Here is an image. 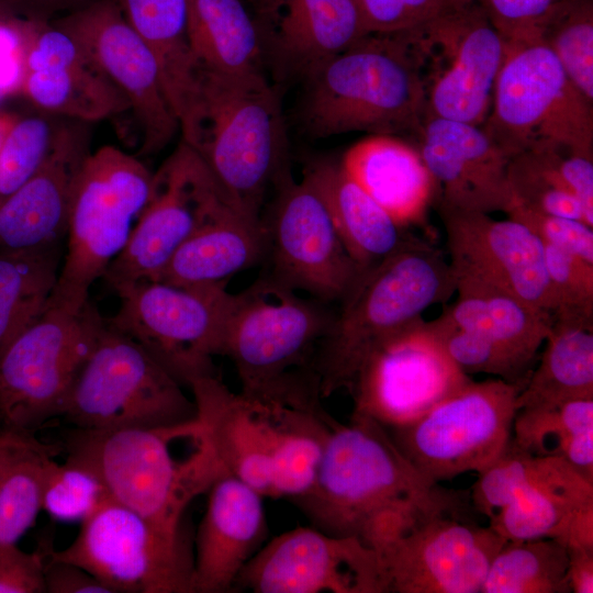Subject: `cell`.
I'll return each instance as SVG.
<instances>
[{
    "label": "cell",
    "mask_w": 593,
    "mask_h": 593,
    "mask_svg": "<svg viewBox=\"0 0 593 593\" xmlns=\"http://www.w3.org/2000/svg\"><path fill=\"white\" fill-rule=\"evenodd\" d=\"M179 131L228 202L262 223L266 194L287 172L281 103L265 72L223 74L199 66L195 96Z\"/></svg>",
    "instance_id": "3957f363"
},
{
    "label": "cell",
    "mask_w": 593,
    "mask_h": 593,
    "mask_svg": "<svg viewBox=\"0 0 593 593\" xmlns=\"http://www.w3.org/2000/svg\"><path fill=\"white\" fill-rule=\"evenodd\" d=\"M450 359L466 373H486L525 385L532 369L485 337L456 326L443 313L426 321Z\"/></svg>",
    "instance_id": "ee69618b"
},
{
    "label": "cell",
    "mask_w": 593,
    "mask_h": 593,
    "mask_svg": "<svg viewBox=\"0 0 593 593\" xmlns=\"http://www.w3.org/2000/svg\"><path fill=\"white\" fill-rule=\"evenodd\" d=\"M313 527L376 551L418 519L469 503L422 475L374 419L334 421L315 480L293 500Z\"/></svg>",
    "instance_id": "6da1fadb"
},
{
    "label": "cell",
    "mask_w": 593,
    "mask_h": 593,
    "mask_svg": "<svg viewBox=\"0 0 593 593\" xmlns=\"http://www.w3.org/2000/svg\"><path fill=\"white\" fill-rule=\"evenodd\" d=\"M469 510L432 513L378 549L383 593H480L506 540Z\"/></svg>",
    "instance_id": "e0dca14e"
},
{
    "label": "cell",
    "mask_w": 593,
    "mask_h": 593,
    "mask_svg": "<svg viewBox=\"0 0 593 593\" xmlns=\"http://www.w3.org/2000/svg\"><path fill=\"white\" fill-rule=\"evenodd\" d=\"M419 154L436 189L435 204L482 213L513 206L510 156L482 126L436 116L424 119Z\"/></svg>",
    "instance_id": "cb8c5ba5"
},
{
    "label": "cell",
    "mask_w": 593,
    "mask_h": 593,
    "mask_svg": "<svg viewBox=\"0 0 593 593\" xmlns=\"http://www.w3.org/2000/svg\"><path fill=\"white\" fill-rule=\"evenodd\" d=\"M333 317L321 301L262 277L233 294L221 355L233 361L243 392L283 394L313 377L298 369L310 368Z\"/></svg>",
    "instance_id": "9c48e42d"
},
{
    "label": "cell",
    "mask_w": 593,
    "mask_h": 593,
    "mask_svg": "<svg viewBox=\"0 0 593 593\" xmlns=\"http://www.w3.org/2000/svg\"><path fill=\"white\" fill-rule=\"evenodd\" d=\"M22 93L43 112L91 123L130 110L125 96L90 57L22 72Z\"/></svg>",
    "instance_id": "e575fe53"
},
{
    "label": "cell",
    "mask_w": 593,
    "mask_h": 593,
    "mask_svg": "<svg viewBox=\"0 0 593 593\" xmlns=\"http://www.w3.org/2000/svg\"><path fill=\"white\" fill-rule=\"evenodd\" d=\"M477 473L470 501L488 519L526 489L593 484L562 458L532 455L512 438L503 451Z\"/></svg>",
    "instance_id": "f35d334b"
},
{
    "label": "cell",
    "mask_w": 593,
    "mask_h": 593,
    "mask_svg": "<svg viewBox=\"0 0 593 593\" xmlns=\"http://www.w3.org/2000/svg\"><path fill=\"white\" fill-rule=\"evenodd\" d=\"M48 541H42L45 551L44 579L46 593H112L99 579L83 568L52 559L47 553Z\"/></svg>",
    "instance_id": "816d5d0a"
},
{
    "label": "cell",
    "mask_w": 593,
    "mask_h": 593,
    "mask_svg": "<svg viewBox=\"0 0 593 593\" xmlns=\"http://www.w3.org/2000/svg\"><path fill=\"white\" fill-rule=\"evenodd\" d=\"M301 122L314 138L351 132L393 135L424 121L416 66L398 33L368 34L304 79Z\"/></svg>",
    "instance_id": "8992f818"
},
{
    "label": "cell",
    "mask_w": 593,
    "mask_h": 593,
    "mask_svg": "<svg viewBox=\"0 0 593 593\" xmlns=\"http://www.w3.org/2000/svg\"><path fill=\"white\" fill-rule=\"evenodd\" d=\"M152 172L114 146L91 152L71 197L67 251L47 306L77 313L92 283L122 253L152 192Z\"/></svg>",
    "instance_id": "52a82bcc"
},
{
    "label": "cell",
    "mask_w": 593,
    "mask_h": 593,
    "mask_svg": "<svg viewBox=\"0 0 593 593\" xmlns=\"http://www.w3.org/2000/svg\"><path fill=\"white\" fill-rule=\"evenodd\" d=\"M105 320L94 305L49 307L0 355V427L35 432L61 416Z\"/></svg>",
    "instance_id": "7c38bea8"
},
{
    "label": "cell",
    "mask_w": 593,
    "mask_h": 593,
    "mask_svg": "<svg viewBox=\"0 0 593 593\" xmlns=\"http://www.w3.org/2000/svg\"><path fill=\"white\" fill-rule=\"evenodd\" d=\"M125 20L154 55L179 124L192 105L199 65L187 30V0H116Z\"/></svg>",
    "instance_id": "4dcf8cb0"
},
{
    "label": "cell",
    "mask_w": 593,
    "mask_h": 593,
    "mask_svg": "<svg viewBox=\"0 0 593 593\" xmlns=\"http://www.w3.org/2000/svg\"><path fill=\"white\" fill-rule=\"evenodd\" d=\"M304 172L321 191L347 253L361 271L398 250L412 236L340 163L317 160Z\"/></svg>",
    "instance_id": "f1b7e54d"
},
{
    "label": "cell",
    "mask_w": 593,
    "mask_h": 593,
    "mask_svg": "<svg viewBox=\"0 0 593 593\" xmlns=\"http://www.w3.org/2000/svg\"><path fill=\"white\" fill-rule=\"evenodd\" d=\"M548 245L593 264V227L586 223L514 204L506 213Z\"/></svg>",
    "instance_id": "c3c4849f"
},
{
    "label": "cell",
    "mask_w": 593,
    "mask_h": 593,
    "mask_svg": "<svg viewBox=\"0 0 593 593\" xmlns=\"http://www.w3.org/2000/svg\"><path fill=\"white\" fill-rule=\"evenodd\" d=\"M88 124L64 120L44 164L0 205V251L61 245L74 187L91 153Z\"/></svg>",
    "instance_id": "d4e9b609"
},
{
    "label": "cell",
    "mask_w": 593,
    "mask_h": 593,
    "mask_svg": "<svg viewBox=\"0 0 593 593\" xmlns=\"http://www.w3.org/2000/svg\"><path fill=\"white\" fill-rule=\"evenodd\" d=\"M512 439L532 455L562 458L593 482V399L519 409Z\"/></svg>",
    "instance_id": "8d00e7d4"
},
{
    "label": "cell",
    "mask_w": 593,
    "mask_h": 593,
    "mask_svg": "<svg viewBox=\"0 0 593 593\" xmlns=\"http://www.w3.org/2000/svg\"><path fill=\"white\" fill-rule=\"evenodd\" d=\"M46 113L18 118L0 149V205L44 164L64 120Z\"/></svg>",
    "instance_id": "7bdbcfd3"
},
{
    "label": "cell",
    "mask_w": 593,
    "mask_h": 593,
    "mask_svg": "<svg viewBox=\"0 0 593 593\" xmlns=\"http://www.w3.org/2000/svg\"><path fill=\"white\" fill-rule=\"evenodd\" d=\"M552 320L593 327V264L545 245Z\"/></svg>",
    "instance_id": "bcb514c9"
},
{
    "label": "cell",
    "mask_w": 593,
    "mask_h": 593,
    "mask_svg": "<svg viewBox=\"0 0 593 593\" xmlns=\"http://www.w3.org/2000/svg\"><path fill=\"white\" fill-rule=\"evenodd\" d=\"M228 208L234 206L206 166L181 141L154 172L148 202L102 278L115 292L154 280L195 231Z\"/></svg>",
    "instance_id": "2e32d148"
},
{
    "label": "cell",
    "mask_w": 593,
    "mask_h": 593,
    "mask_svg": "<svg viewBox=\"0 0 593 593\" xmlns=\"http://www.w3.org/2000/svg\"><path fill=\"white\" fill-rule=\"evenodd\" d=\"M270 215L262 219L275 280L321 302L342 300L362 272L347 253L327 204L304 172H286Z\"/></svg>",
    "instance_id": "ac0fdd59"
},
{
    "label": "cell",
    "mask_w": 593,
    "mask_h": 593,
    "mask_svg": "<svg viewBox=\"0 0 593 593\" xmlns=\"http://www.w3.org/2000/svg\"><path fill=\"white\" fill-rule=\"evenodd\" d=\"M189 389L227 473L264 497L293 501L310 490L335 421L323 409L318 391L235 393L217 376L194 379Z\"/></svg>",
    "instance_id": "7a4b0ae2"
},
{
    "label": "cell",
    "mask_w": 593,
    "mask_h": 593,
    "mask_svg": "<svg viewBox=\"0 0 593 593\" xmlns=\"http://www.w3.org/2000/svg\"><path fill=\"white\" fill-rule=\"evenodd\" d=\"M568 551V580L572 593L593 592V546H570Z\"/></svg>",
    "instance_id": "db71d44e"
},
{
    "label": "cell",
    "mask_w": 593,
    "mask_h": 593,
    "mask_svg": "<svg viewBox=\"0 0 593 593\" xmlns=\"http://www.w3.org/2000/svg\"><path fill=\"white\" fill-rule=\"evenodd\" d=\"M19 116L0 111V149Z\"/></svg>",
    "instance_id": "11a10c76"
},
{
    "label": "cell",
    "mask_w": 593,
    "mask_h": 593,
    "mask_svg": "<svg viewBox=\"0 0 593 593\" xmlns=\"http://www.w3.org/2000/svg\"><path fill=\"white\" fill-rule=\"evenodd\" d=\"M507 175L514 204L579 220L593 227V217L588 215L558 171L551 146L514 155Z\"/></svg>",
    "instance_id": "b9f144b4"
},
{
    "label": "cell",
    "mask_w": 593,
    "mask_h": 593,
    "mask_svg": "<svg viewBox=\"0 0 593 593\" xmlns=\"http://www.w3.org/2000/svg\"><path fill=\"white\" fill-rule=\"evenodd\" d=\"M456 280L443 253L411 236L398 250L363 270L340 300L314 363L321 396L349 389L368 356L387 338L445 303Z\"/></svg>",
    "instance_id": "5b68a950"
},
{
    "label": "cell",
    "mask_w": 593,
    "mask_h": 593,
    "mask_svg": "<svg viewBox=\"0 0 593 593\" xmlns=\"http://www.w3.org/2000/svg\"><path fill=\"white\" fill-rule=\"evenodd\" d=\"M262 223L228 208L195 231L154 280L192 287L227 282L266 256Z\"/></svg>",
    "instance_id": "83f0119b"
},
{
    "label": "cell",
    "mask_w": 593,
    "mask_h": 593,
    "mask_svg": "<svg viewBox=\"0 0 593 593\" xmlns=\"http://www.w3.org/2000/svg\"><path fill=\"white\" fill-rule=\"evenodd\" d=\"M471 380L422 317L383 340L363 361L348 390L354 414L389 429L417 419Z\"/></svg>",
    "instance_id": "d6986e66"
},
{
    "label": "cell",
    "mask_w": 593,
    "mask_h": 593,
    "mask_svg": "<svg viewBox=\"0 0 593 593\" xmlns=\"http://www.w3.org/2000/svg\"><path fill=\"white\" fill-rule=\"evenodd\" d=\"M247 7L278 81L303 80L369 34L355 0H249Z\"/></svg>",
    "instance_id": "603a6c76"
},
{
    "label": "cell",
    "mask_w": 593,
    "mask_h": 593,
    "mask_svg": "<svg viewBox=\"0 0 593 593\" xmlns=\"http://www.w3.org/2000/svg\"><path fill=\"white\" fill-rule=\"evenodd\" d=\"M52 559L75 563L112 593H193V550L170 532L109 499L81 522L74 541Z\"/></svg>",
    "instance_id": "5bb4252c"
},
{
    "label": "cell",
    "mask_w": 593,
    "mask_h": 593,
    "mask_svg": "<svg viewBox=\"0 0 593 593\" xmlns=\"http://www.w3.org/2000/svg\"><path fill=\"white\" fill-rule=\"evenodd\" d=\"M111 499L104 483L89 467L67 458L52 467L43 494V510L60 522H82Z\"/></svg>",
    "instance_id": "f6af8a7d"
},
{
    "label": "cell",
    "mask_w": 593,
    "mask_h": 593,
    "mask_svg": "<svg viewBox=\"0 0 593 593\" xmlns=\"http://www.w3.org/2000/svg\"><path fill=\"white\" fill-rule=\"evenodd\" d=\"M61 447L35 432L0 427V547L16 545L43 510L48 473Z\"/></svg>",
    "instance_id": "d6a6232c"
},
{
    "label": "cell",
    "mask_w": 593,
    "mask_h": 593,
    "mask_svg": "<svg viewBox=\"0 0 593 593\" xmlns=\"http://www.w3.org/2000/svg\"><path fill=\"white\" fill-rule=\"evenodd\" d=\"M369 34L407 31L460 11L475 0H355Z\"/></svg>",
    "instance_id": "7dc6e473"
},
{
    "label": "cell",
    "mask_w": 593,
    "mask_h": 593,
    "mask_svg": "<svg viewBox=\"0 0 593 593\" xmlns=\"http://www.w3.org/2000/svg\"><path fill=\"white\" fill-rule=\"evenodd\" d=\"M16 16L0 0V23L10 24Z\"/></svg>",
    "instance_id": "9f6ffc18"
},
{
    "label": "cell",
    "mask_w": 593,
    "mask_h": 593,
    "mask_svg": "<svg viewBox=\"0 0 593 593\" xmlns=\"http://www.w3.org/2000/svg\"><path fill=\"white\" fill-rule=\"evenodd\" d=\"M26 552L16 545L0 547V593H46L42 542Z\"/></svg>",
    "instance_id": "f907efd6"
},
{
    "label": "cell",
    "mask_w": 593,
    "mask_h": 593,
    "mask_svg": "<svg viewBox=\"0 0 593 593\" xmlns=\"http://www.w3.org/2000/svg\"><path fill=\"white\" fill-rule=\"evenodd\" d=\"M446 234L456 279H469L507 291L552 316V298L542 242L507 216L435 204Z\"/></svg>",
    "instance_id": "7402d4cb"
},
{
    "label": "cell",
    "mask_w": 593,
    "mask_h": 593,
    "mask_svg": "<svg viewBox=\"0 0 593 593\" xmlns=\"http://www.w3.org/2000/svg\"><path fill=\"white\" fill-rule=\"evenodd\" d=\"M480 593H571L567 547L551 538L505 541Z\"/></svg>",
    "instance_id": "ab89813d"
},
{
    "label": "cell",
    "mask_w": 593,
    "mask_h": 593,
    "mask_svg": "<svg viewBox=\"0 0 593 593\" xmlns=\"http://www.w3.org/2000/svg\"><path fill=\"white\" fill-rule=\"evenodd\" d=\"M254 593H383L378 553L354 537L296 527L262 546L235 589Z\"/></svg>",
    "instance_id": "44dd1931"
},
{
    "label": "cell",
    "mask_w": 593,
    "mask_h": 593,
    "mask_svg": "<svg viewBox=\"0 0 593 593\" xmlns=\"http://www.w3.org/2000/svg\"><path fill=\"white\" fill-rule=\"evenodd\" d=\"M65 448L99 475L113 501L170 532L183 530L189 504L226 472L198 416L156 428H75Z\"/></svg>",
    "instance_id": "277c9868"
},
{
    "label": "cell",
    "mask_w": 593,
    "mask_h": 593,
    "mask_svg": "<svg viewBox=\"0 0 593 593\" xmlns=\"http://www.w3.org/2000/svg\"><path fill=\"white\" fill-rule=\"evenodd\" d=\"M141 345L105 324L61 413L75 428L172 426L197 418L193 399Z\"/></svg>",
    "instance_id": "30bf717a"
},
{
    "label": "cell",
    "mask_w": 593,
    "mask_h": 593,
    "mask_svg": "<svg viewBox=\"0 0 593 593\" xmlns=\"http://www.w3.org/2000/svg\"><path fill=\"white\" fill-rule=\"evenodd\" d=\"M538 30L573 85L593 102L592 0H557Z\"/></svg>",
    "instance_id": "60d3db41"
},
{
    "label": "cell",
    "mask_w": 593,
    "mask_h": 593,
    "mask_svg": "<svg viewBox=\"0 0 593 593\" xmlns=\"http://www.w3.org/2000/svg\"><path fill=\"white\" fill-rule=\"evenodd\" d=\"M592 104L540 36H532L506 43L481 126L510 158L545 146L593 156Z\"/></svg>",
    "instance_id": "ba28073f"
},
{
    "label": "cell",
    "mask_w": 593,
    "mask_h": 593,
    "mask_svg": "<svg viewBox=\"0 0 593 593\" xmlns=\"http://www.w3.org/2000/svg\"><path fill=\"white\" fill-rule=\"evenodd\" d=\"M489 526L506 541L551 538L566 547L593 546V485L526 489Z\"/></svg>",
    "instance_id": "1f68e13d"
},
{
    "label": "cell",
    "mask_w": 593,
    "mask_h": 593,
    "mask_svg": "<svg viewBox=\"0 0 593 593\" xmlns=\"http://www.w3.org/2000/svg\"><path fill=\"white\" fill-rule=\"evenodd\" d=\"M60 247L0 251V355L47 309L60 269Z\"/></svg>",
    "instance_id": "74e56055"
},
{
    "label": "cell",
    "mask_w": 593,
    "mask_h": 593,
    "mask_svg": "<svg viewBox=\"0 0 593 593\" xmlns=\"http://www.w3.org/2000/svg\"><path fill=\"white\" fill-rule=\"evenodd\" d=\"M340 164L402 227L425 223L436 189L417 147L398 136L369 135Z\"/></svg>",
    "instance_id": "4316f807"
},
{
    "label": "cell",
    "mask_w": 593,
    "mask_h": 593,
    "mask_svg": "<svg viewBox=\"0 0 593 593\" xmlns=\"http://www.w3.org/2000/svg\"><path fill=\"white\" fill-rule=\"evenodd\" d=\"M187 12L199 66L223 74L264 72L258 31L243 0H187Z\"/></svg>",
    "instance_id": "836d02e7"
},
{
    "label": "cell",
    "mask_w": 593,
    "mask_h": 593,
    "mask_svg": "<svg viewBox=\"0 0 593 593\" xmlns=\"http://www.w3.org/2000/svg\"><path fill=\"white\" fill-rule=\"evenodd\" d=\"M227 282L182 287L144 280L116 293L121 305L109 325L141 345L183 387L216 376L233 294Z\"/></svg>",
    "instance_id": "8fae6325"
},
{
    "label": "cell",
    "mask_w": 593,
    "mask_h": 593,
    "mask_svg": "<svg viewBox=\"0 0 593 593\" xmlns=\"http://www.w3.org/2000/svg\"><path fill=\"white\" fill-rule=\"evenodd\" d=\"M94 0H1L18 18L25 20L48 21L49 16L63 10H76Z\"/></svg>",
    "instance_id": "f5cc1de1"
},
{
    "label": "cell",
    "mask_w": 593,
    "mask_h": 593,
    "mask_svg": "<svg viewBox=\"0 0 593 593\" xmlns=\"http://www.w3.org/2000/svg\"><path fill=\"white\" fill-rule=\"evenodd\" d=\"M523 387L500 378L471 380L417 419L387 430L430 482L479 472L511 440Z\"/></svg>",
    "instance_id": "9a60e30c"
},
{
    "label": "cell",
    "mask_w": 593,
    "mask_h": 593,
    "mask_svg": "<svg viewBox=\"0 0 593 593\" xmlns=\"http://www.w3.org/2000/svg\"><path fill=\"white\" fill-rule=\"evenodd\" d=\"M477 2H480L481 0H475Z\"/></svg>",
    "instance_id": "6f0895ef"
},
{
    "label": "cell",
    "mask_w": 593,
    "mask_h": 593,
    "mask_svg": "<svg viewBox=\"0 0 593 593\" xmlns=\"http://www.w3.org/2000/svg\"><path fill=\"white\" fill-rule=\"evenodd\" d=\"M87 49L125 96L142 132L141 153L161 150L179 131L157 61L125 20L116 0H94L54 21Z\"/></svg>",
    "instance_id": "ffe728a7"
},
{
    "label": "cell",
    "mask_w": 593,
    "mask_h": 593,
    "mask_svg": "<svg viewBox=\"0 0 593 593\" xmlns=\"http://www.w3.org/2000/svg\"><path fill=\"white\" fill-rule=\"evenodd\" d=\"M193 550V593H226L267 535L264 496L225 472L208 490Z\"/></svg>",
    "instance_id": "484cf974"
},
{
    "label": "cell",
    "mask_w": 593,
    "mask_h": 593,
    "mask_svg": "<svg viewBox=\"0 0 593 593\" xmlns=\"http://www.w3.org/2000/svg\"><path fill=\"white\" fill-rule=\"evenodd\" d=\"M424 93V119L483 125L492 105L506 43L479 2L398 33Z\"/></svg>",
    "instance_id": "4fadbf2b"
},
{
    "label": "cell",
    "mask_w": 593,
    "mask_h": 593,
    "mask_svg": "<svg viewBox=\"0 0 593 593\" xmlns=\"http://www.w3.org/2000/svg\"><path fill=\"white\" fill-rule=\"evenodd\" d=\"M544 344L517 395V410L593 399V327L552 320Z\"/></svg>",
    "instance_id": "d590c367"
},
{
    "label": "cell",
    "mask_w": 593,
    "mask_h": 593,
    "mask_svg": "<svg viewBox=\"0 0 593 593\" xmlns=\"http://www.w3.org/2000/svg\"><path fill=\"white\" fill-rule=\"evenodd\" d=\"M456 302L443 314L456 326L474 332L533 370L552 316L518 296L469 279H456Z\"/></svg>",
    "instance_id": "f546056e"
},
{
    "label": "cell",
    "mask_w": 593,
    "mask_h": 593,
    "mask_svg": "<svg viewBox=\"0 0 593 593\" xmlns=\"http://www.w3.org/2000/svg\"><path fill=\"white\" fill-rule=\"evenodd\" d=\"M557 0H481L505 43L539 36L538 25Z\"/></svg>",
    "instance_id": "681fc988"
}]
</instances>
